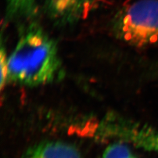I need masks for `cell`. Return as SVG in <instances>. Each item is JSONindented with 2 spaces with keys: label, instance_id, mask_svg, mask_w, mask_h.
Here are the masks:
<instances>
[{
  "label": "cell",
  "instance_id": "6da1fadb",
  "mask_svg": "<svg viewBox=\"0 0 158 158\" xmlns=\"http://www.w3.org/2000/svg\"><path fill=\"white\" fill-rule=\"evenodd\" d=\"M60 68L57 48L40 29L23 36L8 59V79L27 86L52 82Z\"/></svg>",
  "mask_w": 158,
  "mask_h": 158
},
{
  "label": "cell",
  "instance_id": "7a4b0ae2",
  "mask_svg": "<svg viewBox=\"0 0 158 158\" xmlns=\"http://www.w3.org/2000/svg\"><path fill=\"white\" fill-rule=\"evenodd\" d=\"M117 36L136 46L158 42V0H138L116 17Z\"/></svg>",
  "mask_w": 158,
  "mask_h": 158
},
{
  "label": "cell",
  "instance_id": "3957f363",
  "mask_svg": "<svg viewBox=\"0 0 158 158\" xmlns=\"http://www.w3.org/2000/svg\"><path fill=\"white\" fill-rule=\"evenodd\" d=\"M94 0H47L48 13L54 21L71 24L85 19Z\"/></svg>",
  "mask_w": 158,
  "mask_h": 158
},
{
  "label": "cell",
  "instance_id": "277c9868",
  "mask_svg": "<svg viewBox=\"0 0 158 158\" xmlns=\"http://www.w3.org/2000/svg\"><path fill=\"white\" fill-rule=\"evenodd\" d=\"M21 158H82L74 146L59 141H47L38 144L26 152Z\"/></svg>",
  "mask_w": 158,
  "mask_h": 158
},
{
  "label": "cell",
  "instance_id": "5b68a950",
  "mask_svg": "<svg viewBox=\"0 0 158 158\" xmlns=\"http://www.w3.org/2000/svg\"><path fill=\"white\" fill-rule=\"evenodd\" d=\"M133 140L142 148L158 153V129L143 127L132 131Z\"/></svg>",
  "mask_w": 158,
  "mask_h": 158
},
{
  "label": "cell",
  "instance_id": "8992f818",
  "mask_svg": "<svg viewBox=\"0 0 158 158\" xmlns=\"http://www.w3.org/2000/svg\"><path fill=\"white\" fill-rule=\"evenodd\" d=\"M102 158H136L124 144L117 143L109 146L103 153Z\"/></svg>",
  "mask_w": 158,
  "mask_h": 158
},
{
  "label": "cell",
  "instance_id": "52a82bcc",
  "mask_svg": "<svg viewBox=\"0 0 158 158\" xmlns=\"http://www.w3.org/2000/svg\"><path fill=\"white\" fill-rule=\"evenodd\" d=\"M0 69H1V88L3 89L7 79H8V59L4 49L1 50L0 56Z\"/></svg>",
  "mask_w": 158,
  "mask_h": 158
},
{
  "label": "cell",
  "instance_id": "ba28073f",
  "mask_svg": "<svg viewBox=\"0 0 158 158\" xmlns=\"http://www.w3.org/2000/svg\"><path fill=\"white\" fill-rule=\"evenodd\" d=\"M10 1L15 7L18 6L20 7H23L25 6V5H27L31 0H10Z\"/></svg>",
  "mask_w": 158,
  "mask_h": 158
}]
</instances>
